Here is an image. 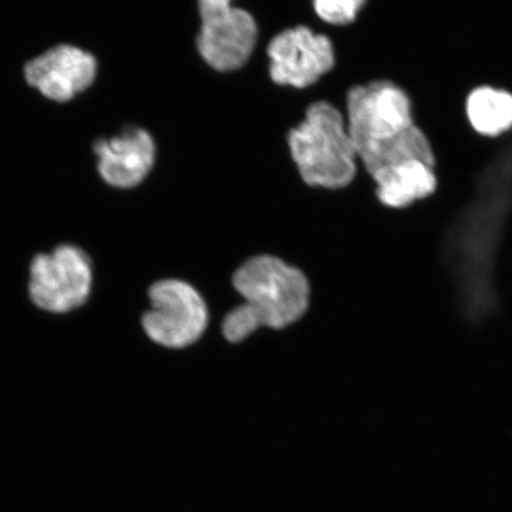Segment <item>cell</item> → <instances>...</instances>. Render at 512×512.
<instances>
[{
	"mask_svg": "<svg viewBox=\"0 0 512 512\" xmlns=\"http://www.w3.org/2000/svg\"><path fill=\"white\" fill-rule=\"evenodd\" d=\"M367 0H313L317 16L331 25H348L355 21Z\"/></svg>",
	"mask_w": 512,
	"mask_h": 512,
	"instance_id": "14",
	"label": "cell"
},
{
	"mask_svg": "<svg viewBox=\"0 0 512 512\" xmlns=\"http://www.w3.org/2000/svg\"><path fill=\"white\" fill-rule=\"evenodd\" d=\"M151 309L143 317L146 335L166 348H185L208 325L206 303L194 287L181 280H163L151 287Z\"/></svg>",
	"mask_w": 512,
	"mask_h": 512,
	"instance_id": "7",
	"label": "cell"
},
{
	"mask_svg": "<svg viewBox=\"0 0 512 512\" xmlns=\"http://www.w3.org/2000/svg\"><path fill=\"white\" fill-rule=\"evenodd\" d=\"M201 28L197 49L209 67L221 73L235 72L252 56L258 25L248 11L233 0H197Z\"/></svg>",
	"mask_w": 512,
	"mask_h": 512,
	"instance_id": "5",
	"label": "cell"
},
{
	"mask_svg": "<svg viewBox=\"0 0 512 512\" xmlns=\"http://www.w3.org/2000/svg\"><path fill=\"white\" fill-rule=\"evenodd\" d=\"M287 144L303 181L310 187L342 189L354 181L357 153L347 119L338 108L318 101L288 133Z\"/></svg>",
	"mask_w": 512,
	"mask_h": 512,
	"instance_id": "3",
	"label": "cell"
},
{
	"mask_svg": "<svg viewBox=\"0 0 512 512\" xmlns=\"http://www.w3.org/2000/svg\"><path fill=\"white\" fill-rule=\"evenodd\" d=\"M511 204L512 136L480 171L470 201L448 222L441 243V256L467 322H483L499 305L497 260Z\"/></svg>",
	"mask_w": 512,
	"mask_h": 512,
	"instance_id": "1",
	"label": "cell"
},
{
	"mask_svg": "<svg viewBox=\"0 0 512 512\" xmlns=\"http://www.w3.org/2000/svg\"><path fill=\"white\" fill-rule=\"evenodd\" d=\"M347 125L356 151L387 142L415 125L411 99L390 81L352 87L347 95Z\"/></svg>",
	"mask_w": 512,
	"mask_h": 512,
	"instance_id": "4",
	"label": "cell"
},
{
	"mask_svg": "<svg viewBox=\"0 0 512 512\" xmlns=\"http://www.w3.org/2000/svg\"><path fill=\"white\" fill-rule=\"evenodd\" d=\"M267 55L271 79L279 86L310 87L335 66V49L330 38L304 25L273 37Z\"/></svg>",
	"mask_w": 512,
	"mask_h": 512,
	"instance_id": "8",
	"label": "cell"
},
{
	"mask_svg": "<svg viewBox=\"0 0 512 512\" xmlns=\"http://www.w3.org/2000/svg\"><path fill=\"white\" fill-rule=\"evenodd\" d=\"M376 195L384 206L402 209L430 197L437 190L434 166L420 160L387 166L374 175Z\"/></svg>",
	"mask_w": 512,
	"mask_h": 512,
	"instance_id": "11",
	"label": "cell"
},
{
	"mask_svg": "<svg viewBox=\"0 0 512 512\" xmlns=\"http://www.w3.org/2000/svg\"><path fill=\"white\" fill-rule=\"evenodd\" d=\"M466 113L477 133L502 136L512 128V95L501 89L478 87L467 98Z\"/></svg>",
	"mask_w": 512,
	"mask_h": 512,
	"instance_id": "13",
	"label": "cell"
},
{
	"mask_svg": "<svg viewBox=\"0 0 512 512\" xmlns=\"http://www.w3.org/2000/svg\"><path fill=\"white\" fill-rule=\"evenodd\" d=\"M92 284L91 261L78 247H57L32 261L30 297L43 311L67 313L78 309L86 303Z\"/></svg>",
	"mask_w": 512,
	"mask_h": 512,
	"instance_id": "6",
	"label": "cell"
},
{
	"mask_svg": "<svg viewBox=\"0 0 512 512\" xmlns=\"http://www.w3.org/2000/svg\"><path fill=\"white\" fill-rule=\"evenodd\" d=\"M356 153L370 176L387 166L409 162V160H420L435 166L430 140L416 125L387 142L360 147Z\"/></svg>",
	"mask_w": 512,
	"mask_h": 512,
	"instance_id": "12",
	"label": "cell"
},
{
	"mask_svg": "<svg viewBox=\"0 0 512 512\" xmlns=\"http://www.w3.org/2000/svg\"><path fill=\"white\" fill-rule=\"evenodd\" d=\"M234 287L245 299L223 322L229 342L243 341L261 326L283 329L302 317L309 305L305 275L273 256H258L234 275Z\"/></svg>",
	"mask_w": 512,
	"mask_h": 512,
	"instance_id": "2",
	"label": "cell"
},
{
	"mask_svg": "<svg viewBox=\"0 0 512 512\" xmlns=\"http://www.w3.org/2000/svg\"><path fill=\"white\" fill-rule=\"evenodd\" d=\"M94 151L101 177L120 189H130L142 183L156 159V145L151 134L138 127H128L112 139L98 140Z\"/></svg>",
	"mask_w": 512,
	"mask_h": 512,
	"instance_id": "10",
	"label": "cell"
},
{
	"mask_svg": "<svg viewBox=\"0 0 512 512\" xmlns=\"http://www.w3.org/2000/svg\"><path fill=\"white\" fill-rule=\"evenodd\" d=\"M24 73L29 85L46 98L66 102L92 85L96 61L85 50L59 46L30 61Z\"/></svg>",
	"mask_w": 512,
	"mask_h": 512,
	"instance_id": "9",
	"label": "cell"
}]
</instances>
